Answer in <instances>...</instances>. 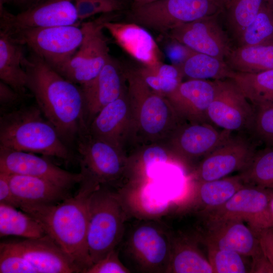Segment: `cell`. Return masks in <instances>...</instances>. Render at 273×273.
<instances>
[{
  "label": "cell",
  "mask_w": 273,
  "mask_h": 273,
  "mask_svg": "<svg viewBox=\"0 0 273 273\" xmlns=\"http://www.w3.org/2000/svg\"><path fill=\"white\" fill-rule=\"evenodd\" d=\"M119 250L112 251L105 258L93 264L85 273H129L131 270L124 265L119 257Z\"/></svg>",
  "instance_id": "cell-40"
},
{
  "label": "cell",
  "mask_w": 273,
  "mask_h": 273,
  "mask_svg": "<svg viewBox=\"0 0 273 273\" xmlns=\"http://www.w3.org/2000/svg\"><path fill=\"white\" fill-rule=\"evenodd\" d=\"M46 233L33 217L16 208L0 204V236H17L26 239L38 238Z\"/></svg>",
  "instance_id": "cell-30"
},
{
  "label": "cell",
  "mask_w": 273,
  "mask_h": 273,
  "mask_svg": "<svg viewBox=\"0 0 273 273\" xmlns=\"http://www.w3.org/2000/svg\"><path fill=\"white\" fill-rule=\"evenodd\" d=\"M23 66L27 75V88L44 117L66 145L76 141L87 127L80 86L32 52L25 57Z\"/></svg>",
  "instance_id": "cell-1"
},
{
  "label": "cell",
  "mask_w": 273,
  "mask_h": 273,
  "mask_svg": "<svg viewBox=\"0 0 273 273\" xmlns=\"http://www.w3.org/2000/svg\"><path fill=\"white\" fill-rule=\"evenodd\" d=\"M107 14L86 22V31L82 44L69 60L55 69L79 86L95 78L111 57L103 32L102 23Z\"/></svg>",
  "instance_id": "cell-11"
},
{
  "label": "cell",
  "mask_w": 273,
  "mask_h": 273,
  "mask_svg": "<svg viewBox=\"0 0 273 273\" xmlns=\"http://www.w3.org/2000/svg\"><path fill=\"white\" fill-rule=\"evenodd\" d=\"M268 202L267 188L245 184L223 204L198 216L201 221L242 220L257 232L271 227Z\"/></svg>",
  "instance_id": "cell-13"
},
{
  "label": "cell",
  "mask_w": 273,
  "mask_h": 273,
  "mask_svg": "<svg viewBox=\"0 0 273 273\" xmlns=\"http://www.w3.org/2000/svg\"><path fill=\"white\" fill-rule=\"evenodd\" d=\"M124 251L136 270L167 273L171 257V231L153 219L143 220L130 230Z\"/></svg>",
  "instance_id": "cell-8"
},
{
  "label": "cell",
  "mask_w": 273,
  "mask_h": 273,
  "mask_svg": "<svg viewBox=\"0 0 273 273\" xmlns=\"http://www.w3.org/2000/svg\"><path fill=\"white\" fill-rule=\"evenodd\" d=\"M39 1V0H14V2L19 6L27 8Z\"/></svg>",
  "instance_id": "cell-47"
},
{
  "label": "cell",
  "mask_w": 273,
  "mask_h": 273,
  "mask_svg": "<svg viewBox=\"0 0 273 273\" xmlns=\"http://www.w3.org/2000/svg\"><path fill=\"white\" fill-rule=\"evenodd\" d=\"M258 146L249 133H233L195 166L190 180H213L243 171L251 162Z\"/></svg>",
  "instance_id": "cell-10"
},
{
  "label": "cell",
  "mask_w": 273,
  "mask_h": 273,
  "mask_svg": "<svg viewBox=\"0 0 273 273\" xmlns=\"http://www.w3.org/2000/svg\"><path fill=\"white\" fill-rule=\"evenodd\" d=\"M222 13L178 26L166 34L193 51L225 60L233 48L219 20Z\"/></svg>",
  "instance_id": "cell-16"
},
{
  "label": "cell",
  "mask_w": 273,
  "mask_h": 273,
  "mask_svg": "<svg viewBox=\"0 0 273 273\" xmlns=\"http://www.w3.org/2000/svg\"><path fill=\"white\" fill-rule=\"evenodd\" d=\"M225 61L236 72L253 73L273 69V42L233 48Z\"/></svg>",
  "instance_id": "cell-28"
},
{
  "label": "cell",
  "mask_w": 273,
  "mask_h": 273,
  "mask_svg": "<svg viewBox=\"0 0 273 273\" xmlns=\"http://www.w3.org/2000/svg\"><path fill=\"white\" fill-rule=\"evenodd\" d=\"M267 189L269 196L268 208L271 225L273 222V189Z\"/></svg>",
  "instance_id": "cell-46"
},
{
  "label": "cell",
  "mask_w": 273,
  "mask_h": 273,
  "mask_svg": "<svg viewBox=\"0 0 273 273\" xmlns=\"http://www.w3.org/2000/svg\"><path fill=\"white\" fill-rule=\"evenodd\" d=\"M0 204L19 208L20 204L11 189L8 174L0 172Z\"/></svg>",
  "instance_id": "cell-43"
},
{
  "label": "cell",
  "mask_w": 273,
  "mask_h": 273,
  "mask_svg": "<svg viewBox=\"0 0 273 273\" xmlns=\"http://www.w3.org/2000/svg\"><path fill=\"white\" fill-rule=\"evenodd\" d=\"M202 228L196 232L206 247L237 252L251 258L262 252L254 231L238 219L201 221Z\"/></svg>",
  "instance_id": "cell-17"
},
{
  "label": "cell",
  "mask_w": 273,
  "mask_h": 273,
  "mask_svg": "<svg viewBox=\"0 0 273 273\" xmlns=\"http://www.w3.org/2000/svg\"><path fill=\"white\" fill-rule=\"evenodd\" d=\"M114 14H108L102 25L115 42L144 66H152L162 62L159 47L147 29L129 21H114L112 20Z\"/></svg>",
  "instance_id": "cell-19"
},
{
  "label": "cell",
  "mask_w": 273,
  "mask_h": 273,
  "mask_svg": "<svg viewBox=\"0 0 273 273\" xmlns=\"http://www.w3.org/2000/svg\"><path fill=\"white\" fill-rule=\"evenodd\" d=\"M24 96L0 80L1 114L11 111L19 107Z\"/></svg>",
  "instance_id": "cell-41"
},
{
  "label": "cell",
  "mask_w": 273,
  "mask_h": 273,
  "mask_svg": "<svg viewBox=\"0 0 273 273\" xmlns=\"http://www.w3.org/2000/svg\"><path fill=\"white\" fill-rule=\"evenodd\" d=\"M233 133L210 123L185 122L169 138L170 150L176 160L191 165L199 162Z\"/></svg>",
  "instance_id": "cell-15"
},
{
  "label": "cell",
  "mask_w": 273,
  "mask_h": 273,
  "mask_svg": "<svg viewBox=\"0 0 273 273\" xmlns=\"http://www.w3.org/2000/svg\"><path fill=\"white\" fill-rule=\"evenodd\" d=\"M271 227H273V222L272 223Z\"/></svg>",
  "instance_id": "cell-51"
},
{
  "label": "cell",
  "mask_w": 273,
  "mask_h": 273,
  "mask_svg": "<svg viewBox=\"0 0 273 273\" xmlns=\"http://www.w3.org/2000/svg\"><path fill=\"white\" fill-rule=\"evenodd\" d=\"M23 46L0 31V79L23 96L27 88V75L23 63Z\"/></svg>",
  "instance_id": "cell-27"
},
{
  "label": "cell",
  "mask_w": 273,
  "mask_h": 273,
  "mask_svg": "<svg viewBox=\"0 0 273 273\" xmlns=\"http://www.w3.org/2000/svg\"><path fill=\"white\" fill-rule=\"evenodd\" d=\"M0 172L48 180L70 190L81 180V173L64 170L34 153L0 148Z\"/></svg>",
  "instance_id": "cell-18"
},
{
  "label": "cell",
  "mask_w": 273,
  "mask_h": 273,
  "mask_svg": "<svg viewBox=\"0 0 273 273\" xmlns=\"http://www.w3.org/2000/svg\"><path fill=\"white\" fill-rule=\"evenodd\" d=\"M7 174L12 191L20 206L54 204L72 196L69 190L48 180L25 175Z\"/></svg>",
  "instance_id": "cell-25"
},
{
  "label": "cell",
  "mask_w": 273,
  "mask_h": 273,
  "mask_svg": "<svg viewBox=\"0 0 273 273\" xmlns=\"http://www.w3.org/2000/svg\"><path fill=\"white\" fill-rule=\"evenodd\" d=\"M216 89V80L188 79L183 81L165 97L186 120L193 123H210L208 110Z\"/></svg>",
  "instance_id": "cell-22"
},
{
  "label": "cell",
  "mask_w": 273,
  "mask_h": 273,
  "mask_svg": "<svg viewBox=\"0 0 273 273\" xmlns=\"http://www.w3.org/2000/svg\"><path fill=\"white\" fill-rule=\"evenodd\" d=\"M125 73L111 57L98 75L80 86L83 94L84 117L87 126L105 106L119 98L125 92Z\"/></svg>",
  "instance_id": "cell-20"
},
{
  "label": "cell",
  "mask_w": 273,
  "mask_h": 273,
  "mask_svg": "<svg viewBox=\"0 0 273 273\" xmlns=\"http://www.w3.org/2000/svg\"><path fill=\"white\" fill-rule=\"evenodd\" d=\"M251 259V273H273V265L263 251Z\"/></svg>",
  "instance_id": "cell-45"
},
{
  "label": "cell",
  "mask_w": 273,
  "mask_h": 273,
  "mask_svg": "<svg viewBox=\"0 0 273 273\" xmlns=\"http://www.w3.org/2000/svg\"><path fill=\"white\" fill-rule=\"evenodd\" d=\"M239 174L246 184L273 189V147L258 149L248 166Z\"/></svg>",
  "instance_id": "cell-34"
},
{
  "label": "cell",
  "mask_w": 273,
  "mask_h": 273,
  "mask_svg": "<svg viewBox=\"0 0 273 273\" xmlns=\"http://www.w3.org/2000/svg\"><path fill=\"white\" fill-rule=\"evenodd\" d=\"M191 182L192 187L180 202L178 211L198 216L223 204L245 184L239 174L213 180Z\"/></svg>",
  "instance_id": "cell-21"
},
{
  "label": "cell",
  "mask_w": 273,
  "mask_h": 273,
  "mask_svg": "<svg viewBox=\"0 0 273 273\" xmlns=\"http://www.w3.org/2000/svg\"><path fill=\"white\" fill-rule=\"evenodd\" d=\"M266 3L273 5V0H265Z\"/></svg>",
  "instance_id": "cell-50"
},
{
  "label": "cell",
  "mask_w": 273,
  "mask_h": 273,
  "mask_svg": "<svg viewBox=\"0 0 273 273\" xmlns=\"http://www.w3.org/2000/svg\"><path fill=\"white\" fill-rule=\"evenodd\" d=\"M92 192L79 189L71 196L54 204H21L20 209L35 219L77 266L81 272L93 264L87 242L88 199Z\"/></svg>",
  "instance_id": "cell-2"
},
{
  "label": "cell",
  "mask_w": 273,
  "mask_h": 273,
  "mask_svg": "<svg viewBox=\"0 0 273 273\" xmlns=\"http://www.w3.org/2000/svg\"><path fill=\"white\" fill-rule=\"evenodd\" d=\"M142 79L154 92L166 97L183 81L179 68L162 62L152 66H144L136 70Z\"/></svg>",
  "instance_id": "cell-32"
},
{
  "label": "cell",
  "mask_w": 273,
  "mask_h": 273,
  "mask_svg": "<svg viewBox=\"0 0 273 273\" xmlns=\"http://www.w3.org/2000/svg\"><path fill=\"white\" fill-rule=\"evenodd\" d=\"M273 42V5L264 2L253 22L236 40L237 46Z\"/></svg>",
  "instance_id": "cell-35"
},
{
  "label": "cell",
  "mask_w": 273,
  "mask_h": 273,
  "mask_svg": "<svg viewBox=\"0 0 273 273\" xmlns=\"http://www.w3.org/2000/svg\"><path fill=\"white\" fill-rule=\"evenodd\" d=\"M1 30L47 28L79 24L74 0H39L16 15L0 13Z\"/></svg>",
  "instance_id": "cell-14"
},
{
  "label": "cell",
  "mask_w": 273,
  "mask_h": 273,
  "mask_svg": "<svg viewBox=\"0 0 273 273\" xmlns=\"http://www.w3.org/2000/svg\"><path fill=\"white\" fill-rule=\"evenodd\" d=\"M87 247L94 264L117 248L131 216L117 189L100 186L88 199Z\"/></svg>",
  "instance_id": "cell-4"
},
{
  "label": "cell",
  "mask_w": 273,
  "mask_h": 273,
  "mask_svg": "<svg viewBox=\"0 0 273 273\" xmlns=\"http://www.w3.org/2000/svg\"><path fill=\"white\" fill-rule=\"evenodd\" d=\"M265 0H229L222 15L229 32L236 40L253 22Z\"/></svg>",
  "instance_id": "cell-33"
},
{
  "label": "cell",
  "mask_w": 273,
  "mask_h": 273,
  "mask_svg": "<svg viewBox=\"0 0 273 273\" xmlns=\"http://www.w3.org/2000/svg\"><path fill=\"white\" fill-rule=\"evenodd\" d=\"M173 43L170 45L168 54L172 61V64L176 66L181 65L188 56L193 51L187 46L172 40Z\"/></svg>",
  "instance_id": "cell-44"
},
{
  "label": "cell",
  "mask_w": 273,
  "mask_h": 273,
  "mask_svg": "<svg viewBox=\"0 0 273 273\" xmlns=\"http://www.w3.org/2000/svg\"><path fill=\"white\" fill-rule=\"evenodd\" d=\"M76 141L80 188L91 191L100 186L119 189L129 183L130 159L120 149L94 137L88 127L81 131Z\"/></svg>",
  "instance_id": "cell-5"
},
{
  "label": "cell",
  "mask_w": 273,
  "mask_h": 273,
  "mask_svg": "<svg viewBox=\"0 0 273 273\" xmlns=\"http://www.w3.org/2000/svg\"><path fill=\"white\" fill-rule=\"evenodd\" d=\"M159 0H133L132 6H140Z\"/></svg>",
  "instance_id": "cell-48"
},
{
  "label": "cell",
  "mask_w": 273,
  "mask_h": 273,
  "mask_svg": "<svg viewBox=\"0 0 273 273\" xmlns=\"http://www.w3.org/2000/svg\"><path fill=\"white\" fill-rule=\"evenodd\" d=\"M125 92L103 107L88 126L93 136L119 149L123 128L132 114L130 102Z\"/></svg>",
  "instance_id": "cell-24"
},
{
  "label": "cell",
  "mask_w": 273,
  "mask_h": 273,
  "mask_svg": "<svg viewBox=\"0 0 273 273\" xmlns=\"http://www.w3.org/2000/svg\"><path fill=\"white\" fill-rule=\"evenodd\" d=\"M254 232L259 240L263 252L273 265V227Z\"/></svg>",
  "instance_id": "cell-42"
},
{
  "label": "cell",
  "mask_w": 273,
  "mask_h": 273,
  "mask_svg": "<svg viewBox=\"0 0 273 273\" xmlns=\"http://www.w3.org/2000/svg\"><path fill=\"white\" fill-rule=\"evenodd\" d=\"M12 2H14V0H0V13H2L5 10L4 7L5 4Z\"/></svg>",
  "instance_id": "cell-49"
},
{
  "label": "cell",
  "mask_w": 273,
  "mask_h": 273,
  "mask_svg": "<svg viewBox=\"0 0 273 273\" xmlns=\"http://www.w3.org/2000/svg\"><path fill=\"white\" fill-rule=\"evenodd\" d=\"M0 148L70 161L73 156L38 107L20 106L0 117Z\"/></svg>",
  "instance_id": "cell-3"
},
{
  "label": "cell",
  "mask_w": 273,
  "mask_h": 273,
  "mask_svg": "<svg viewBox=\"0 0 273 273\" xmlns=\"http://www.w3.org/2000/svg\"><path fill=\"white\" fill-rule=\"evenodd\" d=\"M254 108L255 116L250 135L259 145L273 147V103Z\"/></svg>",
  "instance_id": "cell-37"
},
{
  "label": "cell",
  "mask_w": 273,
  "mask_h": 273,
  "mask_svg": "<svg viewBox=\"0 0 273 273\" xmlns=\"http://www.w3.org/2000/svg\"><path fill=\"white\" fill-rule=\"evenodd\" d=\"M206 248L207 256L214 273L250 272L252 262L250 257L234 251Z\"/></svg>",
  "instance_id": "cell-36"
},
{
  "label": "cell",
  "mask_w": 273,
  "mask_h": 273,
  "mask_svg": "<svg viewBox=\"0 0 273 273\" xmlns=\"http://www.w3.org/2000/svg\"><path fill=\"white\" fill-rule=\"evenodd\" d=\"M80 21L96 14L116 13L124 8L123 0H74Z\"/></svg>",
  "instance_id": "cell-39"
},
{
  "label": "cell",
  "mask_w": 273,
  "mask_h": 273,
  "mask_svg": "<svg viewBox=\"0 0 273 273\" xmlns=\"http://www.w3.org/2000/svg\"><path fill=\"white\" fill-rule=\"evenodd\" d=\"M216 82L215 94L208 110L209 122L221 129L250 134L254 107L232 79Z\"/></svg>",
  "instance_id": "cell-12"
},
{
  "label": "cell",
  "mask_w": 273,
  "mask_h": 273,
  "mask_svg": "<svg viewBox=\"0 0 273 273\" xmlns=\"http://www.w3.org/2000/svg\"><path fill=\"white\" fill-rule=\"evenodd\" d=\"M125 72L127 94L140 136L151 141L165 136L169 139L186 120L165 97L146 84L136 70Z\"/></svg>",
  "instance_id": "cell-6"
},
{
  "label": "cell",
  "mask_w": 273,
  "mask_h": 273,
  "mask_svg": "<svg viewBox=\"0 0 273 273\" xmlns=\"http://www.w3.org/2000/svg\"><path fill=\"white\" fill-rule=\"evenodd\" d=\"M196 233L171 232V251L167 273H213L207 256L200 249Z\"/></svg>",
  "instance_id": "cell-26"
},
{
  "label": "cell",
  "mask_w": 273,
  "mask_h": 273,
  "mask_svg": "<svg viewBox=\"0 0 273 273\" xmlns=\"http://www.w3.org/2000/svg\"><path fill=\"white\" fill-rule=\"evenodd\" d=\"M229 0H159L132 6L127 21L167 34L174 28L223 11Z\"/></svg>",
  "instance_id": "cell-7"
},
{
  "label": "cell",
  "mask_w": 273,
  "mask_h": 273,
  "mask_svg": "<svg viewBox=\"0 0 273 273\" xmlns=\"http://www.w3.org/2000/svg\"><path fill=\"white\" fill-rule=\"evenodd\" d=\"M231 79L254 107L273 103V69L253 73L234 71Z\"/></svg>",
  "instance_id": "cell-31"
},
{
  "label": "cell",
  "mask_w": 273,
  "mask_h": 273,
  "mask_svg": "<svg viewBox=\"0 0 273 273\" xmlns=\"http://www.w3.org/2000/svg\"><path fill=\"white\" fill-rule=\"evenodd\" d=\"M1 273H37L30 263L10 243L0 244Z\"/></svg>",
  "instance_id": "cell-38"
},
{
  "label": "cell",
  "mask_w": 273,
  "mask_h": 273,
  "mask_svg": "<svg viewBox=\"0 0 273 273\" xmlns=\"http://www.w3.org/2000/svg\"><path fill=\"white\" fill-rule=\"evenodd\" d=\"M177 67L188 79L222 80L231 78L235 71L225 60L194 51Z\"/></svg>",
  "instance_id": "cell-29"
},
{
  "label": "cell",
  "mask_w": 273,
  "mask_h": 273,
  "mask_svg": "<svg viewBox=\"0 0 273 273\" xmlns=\"http://www.w3.org/2000/svg\"><path fill=\"white\" fill-rule=\"evenodd\" d=\"M86 23L6 32L16 42L28 47L54 69L67 62L82 44Z\"/></svg>",
  "instance_id": "cell-9"
},
{
  "label": "cell",
  "mask_w": 273,
  "mask_h": 273,
  "mask_svg": "<svg viewBox=\"0 0 273 273\" xmlns=\"http://www.w3.org/2000/svg\"><path fill=\"white\" fill-rule=\"evenodd\" d=\"M37 273L81 272L77 266L49 235L10 242Z\"/></svg>",
  "instance_id": "cell-23"
}]
</instances>
